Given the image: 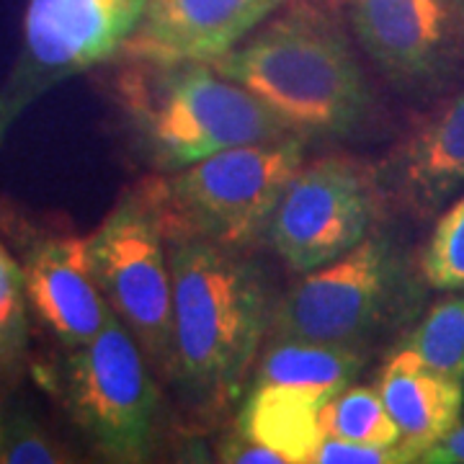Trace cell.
Returning a JSON list of instances; mask_svg holds the SVG:
<instances>
[{
	"label": "cell",
	"mask_w": 464,
	"mask_h": 464,
	"mask_svg": "<svg viewBox=\"0 0 464 464\" xmlns=\"http://www.w3.org/2000/svg\"><path fill=\"white\" fill-rule=\"evenodd\" d=\"M173 271V351L168 377L201 411L240 398L261 351L271 310L243 253L199 237L168 240Z\"/></svg>",
	"instance_id": "obj_1"
},
{
	"label": "cell",
	"mask_w": 464,
	"mask_h": 464,
	"mask_svg": "<svg viewBox=\"0 0 464 464\" xmlns=\"http://www.w3.org/2000/svg\"><path fill=\"white\" fill-rule=\"evenodd\" d=\"M304 140L356 132L372 109L364 70L341 29L299 8L209 63Z\"/></svg>",
	"instance_id": "obj_2"
},
{
	"label": "cell",
	"mask_w": 464,
	"mask_h": 464,
	"mask_svg": "<svg viewBox=\"0 0 464 464\" xmlns=\"http://www.w3.org/2000/svg\"><path fill=\"white\" fill-rule=\"evenodd\" d=\"M121 91L150 163L163 173L219 150L292 134L279 116L209 63H132Z\"/></svg>",
	"instance_id": "obj_3"
},
{
	"label": "cell",
	"mask_w": 464,
	"mask_h": 464,
	"mask_svg": "<svg viewBox=\"0 0 464 464\" xmlns=\"http://www.w3.org/2000/svg\"><path fill=\"white\" fill-rule=\"evenodd\" d=\"M304 142L292 132L219 150L148 183L168 240L199 237L232 253H246L268 240L284 191L304 166Z\"/></svg>",
	"instance_id": "obj_4"
},
{
	"label": "cell",
	"mask_w": 464,
	"mask_h": 464,
	"mask_svg": "<svg viewBox=\"0 0 464 464\" xmlns=\"http://www.w3.org/2000/svg\"><path fill=\"white\" fill-rule=\"evenodd\" d=\"M152 372L114 313L93 341L67 353L63 400L85 439L111 462H145L155 449L160 392Z\"/></svg>",
	"instance_id": "obj_5"
},
{
	"label": "cell",
	"mask_w": 464,
	"mask_h": 464,
	"mask_svg": "<svg viewBox=\"0 0 464 464\" xmlns=\"http://www.w3.org/2000/svg\"><path fill=\"white\" fill-rule=\"evenodd\" d=\"M88 253L101 292L124 328L145 351L155 372H170L173 351V271L163 219L148 188L124 194Z\"/></svg>",
	"instance_id": "obj_6"
},
{
	"label": "cell",
	"mask_w": 464,
	"mask_h": 464,
	"mask_svg": "<svg viewBox=\"0 0 464 464\" xmlns=\"http://www.w3.org/2000/svg\"><path fill=\"white\" fill-rule=\"evenodd\" d=\"M400 289L398 250L369 235L346 256L302 274L271 310L268 335L364 348L392 317Z\"/></svg>",
	"instance_id": "obj_7"
},
{
	"label": "cell",
	"mask_w": 464,
	"mask_h": 464,
	"mask_svg": "<svg viewBox=\"0 0 464 464\" xmlns=\"http://www.w3.org/2000/svg\"><path fill=\"white\" fill-rule=\"evenodd\" d=\"M380 181L362 163L325 155L289 181L268 227V243L297 274L331 264L369 237Z\"/></svg>",
	"instance_id": "obj_8"
},
{
	"label": "cell",
	"mask_w": 464,
	"mask_h": 464,
	"mask_svg": "<svg viewBox=\"0 0 464 464\" xmlns=\"http://www.w3.org/2000/svg\"><path fill=\"white\" fill-rule=\"evenodd\" d=\"M359 47L402 91L449 81L462 60L464 24L454 0H348Z\"/></svg>",
	"instance_id": "obj_9"
},
{
	"label": "cell",
	"mask_w": 464,
	"mask_h": 464,
	"mask_svg": "<svg viewBox=\"0 0 464 464\" xmlns=\"http://www.w3.org/2000/svg\"><path fill=\"white\" fill-rule=\"evenodd\" d=\"M148 0H29L18 88L57 83L121 54Z\"/></svg>",
	"instance_id": "obj_10"
},
{
	"label": "cell",
	"mask_w": 464,
	"mask_h": 464,
	"mask_svg": "<svg viewBox=\"0 0 464 464\" xmlns=\"http://www.w3.org/2000/svg\"><path fill=\"white\" fill-rule=\"evenodd\" d=\"M286 0H148L121 57L130 63H215Z\"/></svg>",
	"instance_id": "obj_11"
},
{
	"label": "cell",
	"mask_w": 464,
	"mask_h": 464,
	"mask_svg": "<svg viewBox=\"0 0 464 464\" xmlns=\"http://www.w3.org/2000/svg\"><path fill=\"white\" fill-rule=\"evenodd\" d=\"M21 268L34 313L63 346H83L103 331L111 307L91 264L88 237L39 240Z\"/></svg>",
	"instance_id": "obj_12"
},
{
	"label": "cell",
	"mask_w": 464,
	"mask_h": 464,
	"mask_svg": "<svg viewBox=\"0 0 464 464\" xmlns=\"http://www.w3.org/2000/svg\"><path fill=\"white\" fill-rule=\"evenodd\" d=\"M382 188L415 215H431L464 191V88L392 152Z\"/></svg>",
	"instance_id": "obj_13"
},
{
	"label": "cell",
	"mask_w": 464,
	"mask_h": 464,
	"mask_svg": "<svg viewBox=\"0 0 464 464\" xmlns=\"http://www.w3.org/2000/svg\"><path fill=\"white\" fill-rule=\"evenodd\" d=\"M377 390L398 426L402 462H420L462 420L464 382L420 364L405 346L382 366Z\"/></svg>",
	"instance_id": "obj_14"
},
{
	"label": "cell",
	"mask_w": 464,
	"mask_h": 464,
	"mask_svg": "<svg viewBox=\"0 0 464 464\" xmlns=\"http://www.w3.org/2000/svg\"><path fill=\"white\" fill-rule=\"evenodd\" d=\"M364 364V348L271 338L250 384L284 387L325 405L335 392L356 382Z\"/></svg>",
	"instance_id": "obj_15"
},
{
	"label": "cell",
	"mask_w": 464,
	"mask_h": 464,
	"mask_svg": "<svg viewBox=\"0 0 464 464\" xmlns=\"http://www.w3.org/2000/svg\"><path fill=\"white\" fill-rule=\"evenodd\" d=\"M320 402L284 387L250 384L237 436L279 451L286 464H310L323 439Z\"/></svg>",
	"instance_id": "obj_16"
},
{
	"label": "cell",
	"mask_w": 464,
	"mask_h": 464,
	"mask_svg": "<svg viewBox=\"0 0 464 464\" xmlns=\"http://www.w3.org/2000/svg\"><path fill=\"white\" fill-rule=\"evenodd\" d=\"M320 431L359 444L398 447L400 431L377 387L351 382L320 408Z\"/></svg>",
	"instance_id": "obj_17"
},
{
	"label": "cell",
	"mask_w": 464,
	"mask_h": 464,
	"mask_svg": "<svg viewBox=\"0 0 464 464\" xmlns=\"http://www.w3.org/2000/svg\"><path fill=\"white\" fill-rule=\"evenodd\" d=\"M402 346L420 364L464 382V295L436 302Z\"/></svg>",
	"instance_id": "obj_18"
},
{
	"label": "cell",
	"mask_w": 464,
	"mask_h": 464,
	"mask_svg": "<svg viewBox=\"0 0 464 464\" xmlns=\"http://www.w3.org/2000/svg\"><path fill=\"white\" fill-rule=\"evenodd\" d=\"M420 271L433 289H464V197L439 217L431 240L423 250Z\"/></svg>",
	"instance_id": "obj_19"
},
{
	"label": "cell",
	"mask_w": 464,
	"mask_h": 464,
	"mask_svg": "<svg viewBox=\"0 0 464 464\" xmlns=\"http://www.w3.org/2000/svg\"><path fill=\"white\" fill-rule=\"evenodd\" d=\"M26 299L24 268L0 246V359L14 356L24 346Z\"/></svg>",
	"instance_id": "obj_20"
},
{
	"label": "cell",
	"mask_w": 464,
	"mask_h": 464,
	"mask_svg": "<svg viewBox=\"0 0 464 464\" xmlns=\"http://www.w3.org/2000/svg\"><path fill=\"white\" fill-rule=\"evenodd\" d=\"M0 462L3 464H54L67 462L63 449L34 423L29 415L16 413L3 423L0 433Z\"/></svg>",
	"instance_id": "obj_21"
},
{
	"label": "cell",
	"mask_w": 464,
	"mask_h": 464,
	"mask_svg": "<svg viewBox=\"0 0 464 464\" xmlns=\"http://www.w3.org/2000/svg\"><path fill=\"white\" fill-rule=\"evenodd\" d=\"M402 462L398 447H380V444H359L335 436H323L313 451L310 464H392Z\"/></svg>",
	"instance_id": "obj_22"
},
{
	"label": "cell",
	"mask_w": 464,
	"mask_h": 464,
	"mask_svg": "<svg viewBox=\"0 0 464 464\" xmlns=\"http://www.w3.org/2000/svg\"><path fill=\"white\" fill-rule=\"evenodd\" d=\"M426 464H464V418L451 431L423 454Z\"/></svg>",
	"instance_id": "obj_23"
},
{
	"label": "cell",
	"mask_w": 464,
	"mask_h": 464,
	"mask_svg": "<svg viewBox=\"0 0 464 464\" xmlns=\"http://www.w3.org/2000/svg\"><path fill=\"white\" fill-rule=\"evenodd\" d=\"M454 5H457V11H459V18H462V24H464V0H454Z\"/></svg>",
	"instance_id": "obj_24"
},
{
	"label": "cell",
	"mask_w": 464,
	"mask_h": 464,
	"mask_svg": "<svg viewBox=\"0 0 464 464\" xmlns=\"http://www.w3.org/2000/svg\"><path fill=\"white\" fill-rule=\"evenodd\" d=\"M0 433H3V420H0Z\"/></svg>",
	"instance_id": "obj_25"
}]
</instances>
